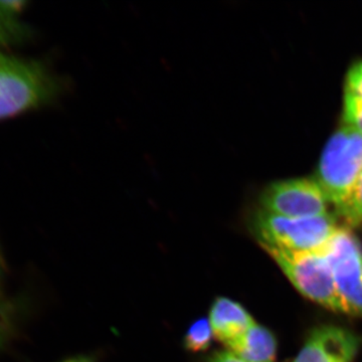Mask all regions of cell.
Listing matches in <instances>:
<instances>
[{
	"label": "cell",
	"mask_w": 362,
	"mask_h": 362,
	"mask_svg": "<svg viewBox=\"0 0 362 362\" xmlns=\"http://www.w3.org/2000/svg\"><path fill=\"white\" fill-rule=\"evenodd\" d=\"M6 266H4V257L0 252V305L6 303L4 299V278Z\"/></svg>",
	"instance_id": "17"
},
{
	"label": "cell",
	"mask_w": 362,
	"mask_h": 362,
	"mask_svg": "<svg viewBox=\"0 0 362 362\" xmlns=\"http://www.w3.org/2000/svg\"><path fill=\"white\" fill-rule=\"evenodd\" d=\"M277 347L274 333L255 323L239 339L228 345V350L249 362H275Z\"/></svg>",
	"instance_id": "9"
},
{
	"label": "cell",
	"mask_w": 362,
	"mask_h": 362,
	"mask_svg": "<svg viewBox=\"0 0 362 362\" xmlns=\"http://www.w3.org/2000/svg\"><path fill=\"white\" fill-rule=\"evenodd\" d=\"M337 216L344 221V226L351 230L362 225V171L349 202Z\"/></svg>",
	"instance_id": "12"
},
{
	"label": "cell",
	"mask_w": 362,
	"mask_h": 362,
	"mask_svg": "<svg viewBox=\"0 0 362 362\" xmlns=\"http://www.w3.org/2000/svg\"><path fill=\"white\" fill-rule=\"evenodd\" d=\"M16 326V311L13 305H0V351L13 338Z\"/></svg>",
	"instance_id": "14"
},
{
	"label": "cell",
	"mask_w": 362,
	"mask_h": 362,
	"mask_svg": "<svg viewBox=\"0 0 362 362\" xmlns=\"http://www.w3.org/2000/svg\"><path fill=\"white\" fill-rule=\"evenodd\" d=\"M332 214L291 218L258 209L250 218V230L261 247L293 252H320L337 230Z\"/></svg>",
	"instance_id": "4"
},
{
	"label": "cell",
	"mask_w": 362,
	"mask_h": 362,
	"mask_svg": "<svg viewBox=\"0 0 362 362\" xmlns=\"http://www.w3.org/2000/svg\"><path fill=\"white\" fill-rule=\"evenodd\" d=\"M344 92L362 99V59L349 66L345 76Z\"/></svg>",
	"instance_id": "15"
},
{
	"label": "cell",
	"mask_w": 362,
	"mask_h": 362,
	"mask_svg": "<svg viewBox=\"0 0 362 362\" xmlns=\"http://www.w3.org/2000/svg\"><path fill=\"white\" fill-rule=\"evenodd\" d=\"M362 171V134L341 125L324 145L314 180L337 214L346 206Z\"/></svg>",
	"instance_id": "2"
},
{
	"label": "cell",
	"mask_w": 362,
	"mask_h": 362,
	"mask_svg": "<svg viewBox=\"0 0 362 362\" xmlns=\"http://www.w3.org/2000/svg\"><path fill=\"white\" fill-rule=\"evenodd\" d=\"M214 333L211 323L206 318H199L192 323L185 337V347L188 351L199 354L211 346Z\"/></svg>",
	"instance_id": "11"
},
{
	"label": "cell",
	"mask_w": 362,
	"mask_h": 362,
	"mask_svg": "<svg viewBox=\"0 0 362 362\" xmlns=\"http://www.w3.org/2000/svg\"><path fill=\"white\" fill-rule=\"evenodd\" d=\"M325 255L338 293L349 306L352 316L362 318V246L347 226L337 230L321 250Z\"/></svg>",
	"instance_id": "6"
},
{
	"label": "cell",
	"mask_w": 362,
	"mask_h": 362,
	"mask_svg": "<svg viewBox=\"0 0 362 362\" xmlns=\"http://www.w3.org/2000/svg\"><path fill=\"white\" fill-rule=\"evenodd\" d=\"M206 362H249L245 359L240 358L237 354L230 351V350H223V351H218L213 356L209 357Z\"/></svg>",
	"instance_id": "16"
},
{
	"label": "cell",
	"mask_w": 362,
	"mask_h": 362,
	"mask_svg": "<svg viewBox=\"0 0 362 362\" xmlns=\"http://www.w3.org/2000/svg\"><path fill=\"white\" fill-rule=\"evenodd\" d=\"M341 125L349 126L362 134V99L343 93Z\"/></svg>",
	"instance_id": "13"
},
{
	"label": "cell",
	"mask_w": 362,
	"mask_h": 362,
	"mask_svg": "<svg viewBox=\"0 0 362 362\" xmlns=\"http://www.w3.org/2000/svg\"><path fill=\"white\" fill-rule=\"evenodd\" d=\"M302 296L333 313L352 316L338 293L332 270L322 252H293L262 247Z\"/></svg>",
	"instance_id": "3"
},
{
	"label": "cell",
	"mask_w": 362,
	"mask_h": 362,
	"mask_svg": "<svg viewBox=\"0 0 362 362\" xmlns=\"http://www.w3.org/2000/svg\"><path fill=\"white\" fill-rule=\"evenodd\" d=\"M259 207L267 213L291 218L330 214L329 202L313 176L272 181L259 194Z\"/></svg>",
	"instance_id": "5"
},
{
	"label": "cell",
	"mask_w": 362,
	"mask_h": 362,
	"mask_svg": "<svg viewBox=\"0 0 362 362\" xmlns=\"http://www.w3.org/2000/svg\"><path fill=\"white\" fill-rule=\"evenodd\" d=\"M66 82L40 59L0 51V120L54 103Z\"/></svg>",
	"instance_id": "1"
},
{
	"label": "cell",
	"mask_w": 362,
	"mask_h": 362,
	"mask_svg": "<svg viewBox=\"0 0 362 362\" xmlns=\"http://www.w3.org/2000/svg\"><path fill=\"white\" fill-rule=\"evenodd\" d=\"M361 345V337L351 330L321 325L309 333L293 362H354Z\"/></svg>",
	"instance_id": "7"
},
{
	"label": "cell",
	"mask_w": 362,
	"mask_h": 362,
	"mask_svg": "<svg viewBox=\"0 0 362 362\" xmlns=\"http://www.w3.org/2000/svg\"><path fill=\"white\" fill-rule=\"evenodd\" d=\"M59 362H96L93 357L87 356H78L70 357V358L64 359Z\"/></svg>",
	"instance_id": "18"
},
{
	"label": "cell",
	"mask_w": 362,
	"mask_h": 362,
	"mask_svg": "<svg viewBox=\"0 0 362 362\" xmlns=\"http://www.w3.org/2000/svg\"><path fill=\"white\" fill-rule=\"evenodd\" d=\"M23 7V1H0V47L16 44L28 35L20 21Z\"/></svg>",
	"instance_id": "10"
},
{
	"label": "cell",
	"mask_w": 362,
	"mask_h": 362,
	"mask_svg": "<svg viewBox=\"0 0 362 362\" xmlns=\"http://www.w3.org/2000/svg\"><path fill=\"white\" fill-rule=\"evenodd\" d=\"M209 323L214 337L226 345L239 339L256 321L243 305L230 298L218 297L209 310Z\"/></svg>",
	"instance_id": "8"
}]
</instances>
